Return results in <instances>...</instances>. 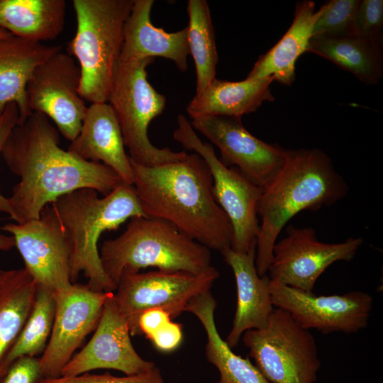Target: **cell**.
Returning <instances> with one entry per match:
<instances>
[{
  "label": "cell",
  "instance_id": "obj_1",
  "mask_svg": "<svg viewBox=\"0 0 383 383\" xmlns=\"http://www.w3.org/2000/svg\"><path fill=\"white\" fill-rule=\"evenodd\" d=\"M60 142L58 130L39 112L16 124L7 138L1 157L20 178L8 198L16 223L38 219L48 204L74 190L89 188L106 196L125 184L109 166L84 160Z\"/></svg>",
  "mask_w": 383,
  "mask_h": 383
},
{
  "label": "cell",
  "instance_id": "obj_2",
  "mask_svg": "<svg viewBox=\"0 0 383 383\" xmlns=\"http://www.w3.org/2000/svg\"><path fill=\"white\" fill-rule=\"evenodd\" d=\"M130 160L132 185L146 217L170 223L209 249L231 247V223L214 197L211 172L199 155L152 167Z\"/></svg>",
  "mask_w": 383,
  "mask_h": 383
},
{
  "label": "cell",
  "instance_id": "obj_3",
  "mask_svg": "<svg viewBox=\"0 0 383 383\" xmlns=\"http://www.w3.org/2000/svg\"><path fill=\"white\" fill-rule=\"evenodd\" d=\"M348 187L331 158L317 148L287 149L282 165L262 189L255 266L262 277L268 272L273 247L283 228L304 210L316 211L344 198Z\"/></svg>",
  "mask_w": 383,
  "mask_h": 383
},
{
  "label": "cell",
  "instance_id": "obj_4",
  "mask_svg": "<svg viewBox=\"0 0 383 383\" xmlns=\"http://www.w3.org/2000/svg\"><path fill=\"white\" fill-rule=\"evenodd\" d=\"M72 244L70 279L81 272L95 292H113L116 284L104 272L98 249L101 234L113 231L128 219L146 217L133 185L123 184L106 196L83 188L64 194L51 203Z\"/></svg>",
  "mask_w": 383,
  "mask_h": 383
},
{
  "label": "cell",
  "instance_id": "obj_5",
  "mask_svg": "<svg viewBox=\"0 0 383 383\" xmlns=\"http://www.w3.org/2000/svg\"><path fill=\"white\" fill-rule=\"evenodd\" d=\"M99 254L104 272L116 286L123 273L149 267L200 274L211 266L209 248L165 221L144 216L130 218L118 237L104 241Z\"/></svg>",
  "mask_w": 383,
  "mask_h": 383
},
{
  "label": "cell",
  "instance_id": "obj_6",
  "mask_svg": "<svg viewBox=\"0 0 383 383\" xmlns=\"http://www.w3.org/2000/svg\"><path fill=\"white\" fill-rule=\"evenodd\" d=\"M134 0H73L77 30L68 52L79 62V94L84 101L108 102L123 39V26Z\"/></svg>",
  "mask_w": 383,
  "mask_h": 383
},
{
  "label": "cell",
  "instance_id": "obj_7",
  "mask_svg": "<svg viewBox=\"0 0 383 383\" xmlns=\"http://www.w3.org/2000/svg\"><path fill=\"white\" fill-rule=\"evenodd\" d=\"M154 60H119L114 69L108 99L119 123L130 159L148 167L178 161L188 154L168 148H157L148 138L150 123L161 115L166 106L165 96L148 80L147 67Z\"/></svg>",
  "mask_w": 383,
  "mask_h": 383
},
{
  "label": "cell",
  "instance_id": "obj_8",
  "mask_svg": "<svg viewBox=\"0 0 383 383\" xmlns=\"http://www.w3.org/2000/svg\"><path fill=\"white\" fill-rule=\"evenodd\" d=\"M243 335L250 356L270 382H316L321 361L315 339L286 311L274 309L265 328Z\"/></svg>",
  "mask_w": 383,
  "mask_h": 383
},
{
  "label": "cell",
  "instance_id": "obj_9",
  "mask_svg": "<svg viewBox=\"0 0 383 383\" xmlns=\"http://www.w3.org/2000/svg\"><path fill=\"white\" fill-rule=\"evenodd\" d=\"M173 138L186 149L194 151L209 167L214 197L232 226L231 249L244 253L256 248L260 231L257 209L262 189L248 180L237 168L226 166L211 144L202 141L182 114L177 117Z\"/></svg>",
  "mask_w": 383,
  "mask_h": 383
},
{
  "label": "cell",
  "instance_id": "obj_10",
  "mask_svg": "<svg viewBox=\"0 0 383 383\" xmlns=\"http://www.w3.org/2000/svg\"><path fill=\"white\" fill-rule=\"evenodd\" d=\"M219 272L213 266L200 274L152 271L124 272L117 283L114 299L126 319L131 335H140L138 318L152 309H162L172 318L184 311L194 296L210 291Z\"/></svg>",
  "mask_w": 383,
  "mask_h": 383
},
{
  "label": "cell",
  "instance_id": "obj_11",
  "mask_svg": "<svg viewBox=\"0 0 383 383\" xmlns=\"http://www.w3.org/2000/svg\"><path fill=\"white\" fill-rule=\"evenodd\" d=\"M0 229L13 238L24 268L37 286L53 294L71 287L72 244L51 205L45 207L38 219L6 223Z\"/></svg>",
  "mask_w": 383,
  "mask_h": 383
},
{
  "label": "cell",
  "instance_id": "obj_12",
  "mask_svg": "<svg viewBox=\"0 0 383 383\" xmlns=\"http://www.w3.org/2000/svg\"><path fill=\"white\" fill-rule=\"evenodd\" d=\"M287 235L276 241L268 272L277 283L312 292L316 282L333 262L350 261L362 245V238H348L343 242L319 241L311 227L286 228Z\"/></svg>",
  "mask_w": 383,
  "mask_h": 383
},
{
  "label": "cell",
  "instance_id": "obj_13",
  "mask_svg": "<svg viewBox=\"0 0 383 383\" xmlns=\"http://www.w3.org/2000/svg\"><path fill=\"white\" fill-rule=\"evenodd\" d=\"M80 82L79 66L60 51L35 68L26 86L30 111L51 118L70 141L79 134L88 108L79 94Z\"/></svg>",
  "mask_w": 383,
  "mask_h": 383
},
{
  "label": "cell",
  "instance_id": "obj_14",
  "mask_svg": "<svg viewBox=\"0 0 383 383\" xmlns=\"http://www.w3.org/2000/svg\"><path fill=\"white\" fill-rule=\"evenodd\" d=\"M269 291L274 307L288 312L302 328L327 334L357 333L367 325L373 299L366 292L316 296L270 279Z\"/></svg>",
  "mask_w": 383,
  "mask_h": 383
},
{
  "label": "cell",
  "instance_id": "obj_15",
  "mask_svg": "<svg viewBox=\"0 0 383 383\" xmlns=\"http://www.w3.org/2000/svg\"><path fill=\"white\" fill-rule=\"evenodd\" d=\"M113 292H95L87 284L73 283L53 294L55 314L47 347L40 357L43 379L61 377L64 367L99 321Z\"/></svg>",
  "mask_w": 383,
  "mask_h": 383
},
{
  "label": "cell",
  "instance_id": "obj_16",
  "mask_svg": "<svg viewBox=\"0 0 383 383\" xmlns=\"http://www.w3.org/2000/svg\"><path fill=\"white\" fill-rule=\"evenodd\" d=\"M190 123L218 148L219 159L226 166L237 168L262 189L284 162L286 150L252 135L243 126L240 116H200L192 118Z\"/></svg>",
  "mask_w": 383,
  "mask_h": 383
},
{
  "label": "cell",
  "instance_id": "obj_17",
  "mask_svg": "<svg viewBox=\"0 0 383 383\" xmlns=\"http://www.w3.org/2000/svg\"><path fill=\"white\" fill-rule=\"evenodd\" d=\"M113 295L105 302L94 335L64 367L61 377H75L98 369L115 370L133 375L155 366L142 358L133 348L127 321Z\"/></svg>",
  "mask_w": 383,
  "mask_h": 383
},
{
  "label": "cell",
  "instance_id": "obj_18",
  "mask_svg": "<svg viewBox=\"0 0 383 383\" xmlns=\"http://www.w3.org/2000/svg\"><path fill=\"white\" fill-rule=\"evenodd\" d=\"M255 251L256 248H252L247 252H238L231 247L221 251L233 270L237 289L235 313L226 340L231 348L238 345L245 331L265 328L274 309L269 291L270 279L258 274Z\"/></svg>",
  "mask_w": 383,
  "mask_h": 383
},
{
  "label": "cell",
  "instance_id": "obj_19",
  "mask_svg": "<svg viewBox=\"0 0 383 383\" xmlns=\"http://www.w3.org/2000/svg\"><path fill=\"white\" fill-rule=\"evenodd\" d=\"M80 158L113 169L125 184H133V171L118 119L108 102L87 108L81 129L67 149Z\"/></svg>",
  "mask_w": 383,
  "mask_h": 383
},
{
  "label": "cell",
  "instance_id": "obj_20",
  "mask_svg": "<svg viewBox=\"0 0 383 383\" xmlns=\"http://www.w3.org/2000/svg\"><path fill=\"white\" fill-rule=\"evenodd\" d=\"M153 0H134L123 26V39L120 58L131 61L162 57L172 60L181 72L188 69L190 54L187 28L168 33L151 22Z\"/></svg>",
  "mask_w": 383,
  "mask_h": 383
},
{
  "label": "cell",
  "instance_id": "obj_21",
  "mask_svg": "<svg viewBox=\"0 0 383 383\" xmlns=\"http://www.w3.org/2000/svg\"><path fill=\"white\" fill-rule=\"evenodd\" d=\"M60 51L61 45H48L14 35L0 38V116L11 102L18 108L17 124L33 113L28 106L27 83L38 65Z\"/></svg>",
  "mask_w": 383,
  "mask_h": 383
},
{
  "label": "cell",
  "instance_id": "obj_22",
  "mask_svg": "<svg viewBox=\"0 0 383 383\" xmlns=\"http://www.w3.org/2000/svg\"><path fill=\"white\" fill-rule=\"evenodd\" d=\"M326 6V3L316 11L312 1L298 2L288 30L274 46L259 57L246 79L272 78L290 86L295 79V63L307 51L314 24Z\"/></svg>",
  "mask_w": 383,
  "mask_h": 383
},
{
  "label": "cell",
  "instance_id": "obj_23",
  "mask_svg": "<svg viewBox=\"0 0 383 383\" xmlns=\"http://www.w3.org/2000/svg\"><path fill=\"white\" fill-rule=\"evenodd\" d=\"M272 78L228 82L215 78L195 94L187 106L191 118L207 116H240L255 111L274 97L270 89Z\"/></svg>",
  "mask_w": 383,
  "mask_h": 383
},
{
  "label": "cell",
  "instance_id": "obj_24",
  "mask_svg": "<svg viewBox=\"0 0 383 383\" xmlns=\"http://www.w3.org/2000/svg\"><path fill=\"white\" fill-rule=\"evenodd\" d=\"M216 306V299L207 291L194 296L184 309L199 320L206 331V357L220 374L216 383H271L249 357L236 355L222 339L215 323Z\"/></svg>",
  "mask_w": 383,
  "mask_h": 383
},
{
  "label": "cell",
  "instance_id": "obj_25",
  "mask_svg": "<svg viewBox=\"0 0 383 383\" xmlns=\"http://www.w3.org/2000/svg\"><path fill=\"white\" fill-rule=\"evenodd\" d=\"M65 0H0V28L40 42L56 38L65 23Z\"/></svg>",
  "mask_w": 383,
  "mask_h": 383
},
{
  "label": "cell",
  "instance_id": "obj_26",
  "mask_svg": "<svg viewBox=\"0 0 383 383\" xmlns=\"http://www.w3.org/2000/svg\"><path fill=\"white\" fill-rule=\"evenodd\" d=\"M36 287L24 267L0 270V383L8 371L6 357L32 309Z\"/></svg>",
  "mask_w": 383,
  "mask_h": 383
},
{
  "label": "cell",
  "instance_id": "obj_27",
  "mask_svg": "<svg viewBox=\"0 0 383 383\" xmlns=\"http://www.w3.org/2000/svg\"><path fill=\"white\" fill-rule=\"evenodd\" d=\"M306 52L329 60L367 84L382 78V45L357 35L312 38Z\"/></svg>",
  "mask_w": 383,
  "mask_h": 383
},
{
  "label": "cell",
  "instance_id": "obj_28",
  "mask_svg": "<svg viewBox=\"0 0 383 383\" xmlns=\"http://www.w3.org/2000/svg\"><path fill=\"white\" fill-rule=\"evenodd\" d=\"M187 38L196 68V94L215 78L218 60L210 9L206 0H189Z\"/></svg>",
  "mask_w": 383,
  "mask_h": 383
},
{
  "label": "cell",
  "instance_id": "obj_29",
  "mask_svg": "<svg viewBox=\"0 0 383 383\" xmlns=\"http://www.w3.org/2000/svg\"><path fill=\"white\" fill-rule=\"evenodd\" d=\"M36 287L30 313L6 357L4 365L7 370L21 357H36L43 354L50 339L55 314V297L47 289Z\"/></svg>",
  "mask_w": 383,
  "mask_h": 383
},
{
  "label": "cell",
  "instance_id": "obj_30",
  "mask_svg": "<svg viewBox=\"0 0 383 383\" xmlns=\"http://www.w3.org/2000/svg\"><path fill=\"white\" fill-rule=\"evenodd\" d=\"M140 335H144L162 353L174 351L182 341V326L173 322L170 313L152 309L142 313L138 322Z\"/></svg>",
  "mask_w": 383,
  "mask_h": 383
},
{
  "label": "cell",
  "instance_id": "obj_31",
  "mask_svg": "<svg viewBox=\"0 0 383 383\" xmlns=\"http://www.w3.org/2000/svg\"><path fill=\"white\" fill-rule=\"evenodd\" d=\"M360 1L333 0L316 21L312 38L353 35L354 21Z\"/></svg>",
  "mask_w": 383,
  "mask_h": 383
},
{
  "label": "cell",
  "instance_id": "obj_32",
  "mask_svg": "<svg viewBox=\"0 0 383 383\" xmlns=\"http://www.w3.org/2000/svg\"><path fill=\"white\" fill-rule=\"evenodd\" d=\"M383 1H360L354 21L353 35L382 45Z\"/></svg>",
  "mask_w": 383,
  "mask_h": 383
},
{
  "label": "cell",
  "instance_id": "obj_33",
  "mask_svg": "<svg viewBox=\"0 0 383 383\" xmlns=\"http://www.w3.org/2000/svg\"><path fill=\"white\" fill-rule=\"evenodd\" d=\"M41 383H165L160 369L154 366L150 370L133 375L116 377L109 372L101 374L84 373L78 376L43 379Z\"/></svg>",
  "mask_w": 383,
  "mask_h": 383
},
{
  "label": "cell",
  "instance_id": "obj_34",
  "mask_svg": "<svg viewBox=\"0 0 383 383\" xmlns=\"http://www.w3.org/2000/svg\"><path fill=\"white\" fill-rule=\"evenodd\" d=\"M43 379L40 357L24 356L10 365L1 383H41Z\"/></svg>",
  "mask_w": 383,
  "mask_h": 383
},
{
  "label": "cell",
  "instance_id": "obj_35",
  "mask_svg": "<svg viewBox=\"0 0 383 383\" xmlns=\"http://www.w3.org/2000/svg\"><path fill=\"white\" fill-rule=\"evenodd\" d=\"M18 111L15 103H9L0 116V157L11 131L18 123ZM0 212L12 214L9 199L0 193Z\"/></svg>",
  "mask_w": 383,
  "mask_h": 383
},
{
  "label": "cell",
  "instance_id": "obj_36",
  "mask_svg": "<svg viewBox=\"0 0 383 383\" xmlns=\"http://www.w3.org/2000/svg\"><path fill=\"white\" fill-rule=\"evenodd\" d=\"M15 247V241L11 235H6L0 231V251H7Z\"/></svg>",
  "mask_w": 383,
  "mask_h": 383
},
{
  "label": "cell",
  "instance_id": "obj_37",
  "mask_svg": "<svg viewBox=\"0 0 383 383\" xmlns=\"http://www.w3.org/2000/svg\"><path fill=\"white\" fill-rule=\"evenodd\" d=\"M12 35H13L10 33L9 32H8L7 30L0 28V38H5L11 37Z\"/></svg>",
  "mask_w": 383,
  "mask_h": 383
},
{
  "label": "cell",
  "instance_id": "obj_38",
  "mask_svg": "<svg viewBox=\"0 0 383 383\" xmlns=\"http://www.w3.org/2000/svg\"><path fill=\"white\" fill-rule=\"evenodd\" d=\"M315 383H317V382H315Z\"/></svg>",
  "mask_w": 383,
  "mask_h": 383
}]
</instances>
